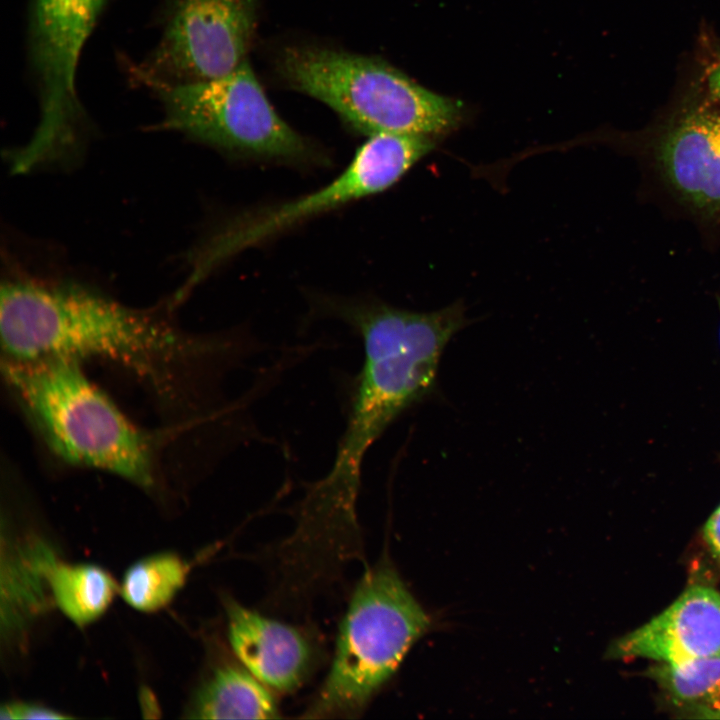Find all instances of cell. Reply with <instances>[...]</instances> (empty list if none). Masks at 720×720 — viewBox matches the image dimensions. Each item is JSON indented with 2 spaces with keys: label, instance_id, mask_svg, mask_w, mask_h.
<instances>
[{
  "label": "cell",
  "instance_id": "1",
  "mask_svg": "<svg viewBox=\"0 0 720 720\" xmlns=\"http://www.w3.org/2000/svg\"><path fill=\"white\" fill-rule=\"evenodd\" d=\"M328 311L360 336L364 358L333 465L300 502L319 525L347 530L358 525L366 453L405 410L431 393L441 354L467 318L461 302L433 312L377 301L332 303Z\"/></svg>",
  "mask_w": 720,
  "mask_h": 720
},
{
  "label": "cell",
  "instance_id": "2",
  "mask_svg": "<svg viewBox=\"0 0 720 720\" xmlns=\"http://www.w3.org/2000/svg\"><path fill=\"white\" fill-rule=\"evenodd\" d=\"M6 359L101 358L170 394L186 365L232 343L183 334L159 314L129 307L80 284L15 279L1 286Z\"/></svg>",
  "mask_w": 720,
  "mask_h": 720
},
{
  "label": "cell",
  "instance_id": "3",
  "mask_svg": "<svg viewBox=\"0 0 720 720\" xmlns=\"http://www.w3.org/2000/svg\"><path fill=\"white\" fill-rule=\"evenodd\" d=\"M2 368L15 398L59 459L142 487L153 484L150 436L89 380L79 361L6 359Z\"/></svg>",
  "mask_w": 720,
  "mask_h": 720
},
{
  "label": "cell",
  "instance_id": "4",
  "mask_svg": "<svg viewBox=\"0 0 720 720\" xmlns=\"http://www.w3.org/2000/svg\"><path fill=\"white\" fill-rule=\"evenodd\" d=\"M430 626L386 556L366 568L339 625L330 670L302 717L359 716Z\"/></svg>",
  "mask_w": 720,
  "mask_h": 720
},
{
  "label": "cell",
  "instance_id": "5",
  "mask_svg": "<svg viewBox=\"0 0 720 720\" xmlns=\"http://www.w3.org/2000/svg\"><path fill=\"white\" fill-rule=\"evenodd\" d=\"M278 69L291 88L371 135L442 136L459 127L463 108L376 58L315 46L286 48Z\"/></svg>",
  "mask_w": 720,
  "mask_h": 720
},
{
  "label": "cell",
  "instance_id": "6",
  "mask_svg": "<svg viewBox=\"0 0 720 720\" xmlns=\"http://www.w3.org/2000/svg\"><path fill=\"white\" fill-rule=\"evenodd\" d=\"M134 79L159 98L164 112L161 128L233 152L285 160L311 154L305 139L273 108L248 60L208 79Z\"/></svg>",
  "mask_w": 720,
  "mask_h": 720
},
{
  "label": "cell",
  "instance_id": "7",
  "mask_svg": "<svg viewBox=\"0 0 720 720\" xmlns=\"http://www.w3.org/2000/svg\"><path fill=\"white\" fill-rule=\"evenodd\" d=\"M435 147L433 138L405 134L371 135L346 169L321 189L260 214L243 217L210 236L189 256V274L178 290L187 296L236 253L353 200L386 190Z\"/></svg>",
  "mask_w": 720,
  "mask_h": 720
},
{
  "label": "cell",
  "instance_id": "8",
  "mask_svg": "<svg viewBox=\"0 0 720 720\" xmlns=\"http://www.w3.org/2000/svg\"><path fill=\"white\" fill-rule=\"evenodd\" d=\"M108 0H31L30 50L38 81L40 120L22 147L47 164L74 153L82 125L76 92L80 57Z\"/></svg>",
  "mask_w": 720,
  "mask_h": 720
},
{
  "label": "cell",
  "instance_id": "9",
  "mask_svg": "<svg viewBox=\"0 0 720 720\" xmlns=\"http://www.w3.org/2000/svg\"><path fill=\"white\" fill-rule=\"evenodd\" d=\"M257 0H172L160 39L133 77L188 82L226 74L247 59Z\"/></svg>",
  "mask_w": 720,
  "mask_h": 720
},
{
  "label": "cell",
  "instance_id": "10",
  "mask_svg": "<svg viewBox=\"0 0 720 720\" xmlns=\"http://www.w3.org/2000/svg\"><path fill=\"white\" fill-rule=\"evenodd\" d=\"M612 655L683 665L720 657V594L693 586L670 606L619 639Z\"/></svg>",
  "mask_w": 720,
  "mask_h": 720
},
{
  "label": "cell",
  "instance_id": "11",
  "mask_svg": "<svg viewBox=\"0 0 720 720\" xmlns=\"http://www.w3.org/2000/svg\"><path fill=\"white\" fill-rule=\"evenodd\" d=\"M228 639L239 662L272 691L289 693L315 661L310 638L299 628L268 618L233 599L225 601Z\"/></svg>",
  "mask_w": 720,
  "mask_h": 720
},
{
  "label": "cell",
  "instance_id": "12",
  "mask_svg": "<svg viewBox=\"0 0 720 720\" xmlns=\"http://www.w3.org/2000/svg\"><path fill=\"white\" fill-rule=\"evenodd\" d=\"M663 176L697 212L720 213V114L693 109L662 135L656 150Z\"/></svg>",
  "mask_w": 720,
  "mask_h": 720
},
{
  "label": "cell",
  "instance_id": "13",
  "mask_svg": "<svg viewBox=\"0 0 720 720\" xmlns=\"http://www.w3.org/2000/svg\"><path fill=\"white\" fill-rule=\"evenodd\" d=\"M272 690L243 665L217 668L197 693L190 717L200 719H275L279 708Z\"/></svg>",
  "mask_w": 720,
  "mask_h": 720
},
{
  "label": "cell",
  "instance_id": "14",
  "mask_svg": "<svg viewBox=\"0 0 720 720\" xmlns=\"http://www.w3.org/2000/svg\"><path fill=\"white\" fill-rule=\"evenodd\" d=\"M46 579L58 607L79 626L100 617L117 591L115 581L105 570L89 564L68 565L52 560Z\"/></svg>",
  "mask_w": 720,
  "mask_h": 720
},
{
  "label": "cell",
  "instance_id": "15",
  "mask_svg": "<svg viewBox=\"0 0 720 720\" xmlns=\"http://www.w3.org/2000/svg\"><path fill=\"white\" fill-rule=\"evenodd\" d=\"M650 672L679 706L702 717L720 718V657L677 666L660 664Z\"/></svg>",
  "mask_w": 720,
  "mask_h": 720
},
{
  "label": "cell",
  "instance_id": "16",
  "mask_svg": "<svg viewBox=\"0 0 720 720\" xmlns=\"http://www.w3.org/2000/svg\"><path fill=\"white\" fill-rule=\"evenodd\" d=\"M187 572L186 563L175 554L152 555L127 570L120 591L133 608L153 612L173 599L183 586Z\"/></svg>",
  "mask_w": 720,
  "mask_h": 720
},
{
  "label": "cell",
  "instance_id": "17",
  "mask_svg": "<svg viewBox=\"0 0 720 720\" xmlns=\"http://www.w3.org/2000/svg\"><path fill=\"white\" fill-rule=\"evenodd\" d=\"M1 719H63L69 718L52 709L29 704H6L0 710Z\"/></svg>",
  "mask_w": 720,
  "mask_h": 720
},
{
  "label": "cell",
  "instance_id": "18",
  "mask_svg": "<svg viewBox=\"0 0 720 720\" xmlns=\"http://www.w3.org/2000/svg\"><path fill=\"white\" fill-rule=\"evenodd\" d=\"M704 537L714 557L720 563V506L708 519L704 527Z\"/></svg>",
  "mask_w": 720,
  "mask_h": 720
},
{
  "label": "cell",
  "instance_id": "19",
  "mask_svg": "<svg viewBox=\"0 0 720 720\" xmlns=\"http://www.w3.org/2000/svg\"><path fill=\"white\" fill-rule=\"evenodd\" d=\"M708 87L711 96L720 102V62L709 72Z\"/></svg>",
  "mask_w": 720,
  "mask_h": 720
},
{
  "label": "cell",
  "instance_id": "20",
  "mask_svg": "<svg viewBox=\"0 0 720 720\" xmlns=\"http://www.w3.org/2000/svg\"><path fill=\"white\" fill-rule=\"evenodd\" d=\"M719 306H720V300H719Z\"/></svg>",
  "mask_w": 720,
  "mask_h": 720
}]
</instances>
